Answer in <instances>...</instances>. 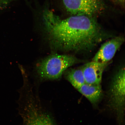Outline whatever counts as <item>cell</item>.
Instances as JSON below:
<instances>
[{"instance_id": "5b68a950", "label": "cell", "mask_w": 125, "mask_h": 125, "mask_svg": "<svg viewBox=\"0 0 125 125\" xmlns=\"http://www.w3.org/2000/svg\"><path fill=\"white\" fill-rule=\"evenodd\" d=\"M66 11L72 15L90 16L99 14L105 8L103 0H62Z\"/></svg>"}, {"instance_id": "7a4b0ae2", "label": "cell", "mask_w": 125, "mask_h": 125, "mask_svg": "<svg viewBox=\"0 0 125 125\" xmlns=\"http://www.w3.org/2000/svg\"><path fill=\"white\" fill-rule=\"evenodd\" d=\"M80 62V60L74 56L53 54L39 64L37 68V73L42 79H58L68 68Z\"/></svg>"}, {"instance_id": "9c48e42d", "label": "cell", "mask_w": 125, "mask_h": 125, "mask_svg": "<svg viewBox=\"0 0 125 125\" xmlns=\"http://www.w3.org/2000/svg\"><path fill=\"white\" fill-rule=\"evenodd\" d=\"M66 79L77 90L85 83L82 67L71 69L65 74Z\"/></svg>"}, {"instance_id": "3957f363", "label": "cell", "mask_w": 125, "mask_h": 125, "mask_svg": "<svg viewBox=\"0 0 125 125\" xmlns=\"http://www.w3.org/2000/svg\"><path fill=\"white\" fill-rule=\"evenodd\" d=\"M125 68L117 73L112 81L109 91V103L116 113L119 121H123L125 107Z\"/></svg>"}, {"instance_id": "6da1fadb", "label": "cell", "mask_w": 125, "mask_h": 125, "mask_svg": "<svg viewBox=\"0 0 125 125\" xmlns=\"http://www.w3.org/2000/svg\"><path fill=\"white\" fill-rule=\"evenodd\" d=\"M43 19L50 43L58 50L90 51L110 36L93 16L72 15L62 20L52 11L46 10Z\"/></svg>"}, {"instance_id": "30bf717a", "label": "cell", "mask_w": 125, "mask_h": 125, "mask_svg": "<svg viewBox=\"0 0 125 125\" xmlns=\"http://www.w3.org/2000/svg\"><path fill=\"white\" fill-rule=\"evenodd\" d=\"M14 0H0V9H3L7 7Z\"/></svg>"}, {"instance_id": "277c9868", "label": "cell", "mask_w": 125, "mask_h": 125, "mask_svg": "<svg viewBox=\"0 0 125 125\" xmlns=\"http://www.w3.org/2000/svg\"><path fill=\"white\" fill-rule=\"evenodd\" d=\"M43 109L38 101L31 100L26 103L20 111L23 125H57Z\"/></svg>"}, {"instance_id": "ba28073f", "label": "cell", "mask_w": 125, "mask_h": 125, "mask_svg": "<svg viewBox=\"0 0 125 125\" xmlns=\"http://www.w3.org/2000/svg\"><path fill=\"white\" fill-rule=\"evenodd\" d=\"M77 90L93 104L97 103L102 96L101 85H91L85 83Z\"/></svg>"}, {"instance_id": "52a82bcc", "label": "cell", "mask_w": 125, "mask_h": 125, "mask_svg": "<svg viewBox=\"0 0 125 125\" xmlns=\"http://www.w3.org/2000/svg\"><path fill=\"white\" fill-rule=\"evenodd\" d=\"M108 63H101L92 61L82 66L86 83L91 85H101L103 73Z\"/></svg>"}, {"instance_id": "8992f818", "label": "cell", "mask_w": 125, "mask_h": 125, "mask_svg": "<svg viewBox=\"0 0 125 125\" xmlns=\"http://www.w3.org/2000/svg\"><path fill=\"white\" fill-rule=\"evenodd\" d=\"M124 41V37L118 36L111 39L102 45L94 57L92 61L108 63L113 58Z\"/></svg>"}, {"instance_id": "8fae6325", "label": "cell", "mask_w": 125, "mask_h": 125, "mask_svg": "<svg viewBox=\"0 0 125 125\" xmlns=\"http://www.w3.org/2000/svg\"><path fill=\"white\" fill-rule=\"evenodd\" d=\"M118 0L122 4H124L125 0Z\"/></svg>"}]
</instances>
